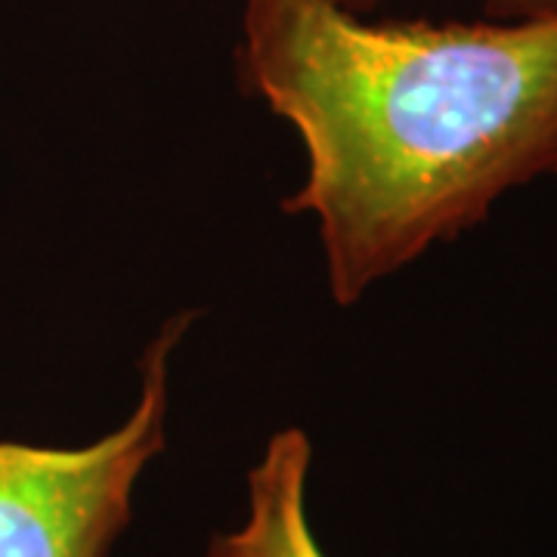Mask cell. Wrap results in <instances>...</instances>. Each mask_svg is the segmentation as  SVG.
Masks as SVG:
<instances>
[{"mask_svg":"<svg viewBox=\"0 0 557 557\" xmlns=\"http://www.w3.org/2000/svg\"><path fill=\"white\" fill-rule=\"evenodd\" d=\"M196 313L171 317L139 359V399L90 446L0 443V557H112L134 493L168 440L171 354Z\"/></svg>","mask_w":557,"mask_h":557,"instance_id":"2","label":"cell"},{"mask_svg":"<svg viewBox=\"0 0 557 557\" xmlns=\"http://www.w3.org/2000/svg\"><path fill=\"white\" fill-rule=\"evenodd\" d=\"M347 10H354L359 16H366L379 0H341ZM493 10L511 13V16H530V13H542V10H555L557 0H486Z\"/></svg>","mask_w":557,"mask_h":557,"instance_id":"4","label":"cell"},{"mask_svg":"<svg viewBox=\"0 0 557 557\" xmlns=\"http://www.w3.org/2000/svg\"><path fill=\"white\" fill-rule=\"evenodd\" d=\"M242 72L298 131L329 292L357 304L502 196L557 174V7L511 22H369L245 0Z\"/></svg>","mask_w":557,"mask_h":557,"instance_id":"1","label":"cell"},{"mask_svg":"<svg viewBox=\"0 0 557 557\" xmlns=\"http://www.w3.org/2000/svg\"><path fill=\"white\" fill-rule=\"evenodd\" d=\"M310 437L285 428L248 471V505L236 530L218 533L201 557H325L307 515Z\"/></svg>","mask_w":557,"mask_h":557,"instance_id":"3","label":"cell"}]
</instances>
